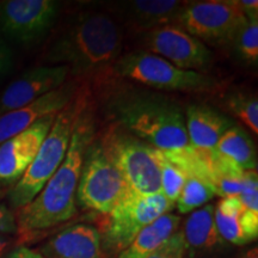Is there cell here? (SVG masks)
I'll use <instances>...</instances> for the list:
<instances>
[{"instance_id":"cell-20","label":"cell","mask_w":258,"mask_h":258,"mask_svg":"<svg viewBox=\"0 0 258 258\" xmlns=\"http://www.w3.org/2000/svg\"><path fill=\"white\" fill-rule=\"evenodd\" d=\"M179 224L180 218L175 214L167 213L161 215L144 231H141L138 237L123 251H121L116 258H147L164 241L178 231Z\"/></svg>"},{"instance_id":"cell-26","label":"cell","mask_w":258,"mask_h":258,"mask_svg":"<svg viewBox=\"0 0 258 258\" xmlns=\"http://www.w3.org/2000/svg\"><path fill=\"white\" fill-rule=\"evenodd\" d=\"M237 55L245 63L257 66L258 62V18L246 19L231 42Z\"/></svg>"},{"instance_id":"cell-23","label":"cell","mask_w":258,"mask_h":258,"mask_svg":"<svg viewBox=\"0 0 258 258\" xmlns=\"http://www.w3.org/2000/svg\"><path fill=\"white\" fill-rule=\"evenodd\" d=\"M214 196L215 190L209 178L208 167H199L186 172L185 183L175 206L180 214H189L208 205Z\"/></svg>"},{"instance_id":"cell-35","label":"cell","mask_w":258,"mask_h":258,"mask_svg":"<svg viewBox=\"0 0 258 258\" xmlns=\"http://www.w3.org/2000/svg\"><path fill=\"white\" fill-rule=\"evenodd\" d=\"M0 185H2V184H0Z\"/></svg>"},{"instance_id":"cell-3","label":"cell","mask_w":258,"mask_h":258,"mask_svg":"<svg viewBox=\"0 0 258 258\" xmlns=\"http://www.w3.org/2000/svg\"><path fill=\"white\" fill-rule=\"evenodd\" d=\"M110 109L120 127L157 150L176 152L190 146L184 114L165 96L123 92L111 99Z\"/></svg>"},{"instance_id":"cell-19","label":"cell","mask_w":258,"mask_h":258,"mask_svg":"<svg viewBox=\"0 0 258 258\" xmlns=\"http://www.w3.org/2000/svg\"><path fill=\"white\" fill-rule=\"evenodd\" d=\"M214 207V205L208 203L190 213L186 218L182 234L188 250H214L226 243L215 225Z\"/></svg>"},{"instance_id":"cell-14","label":"cell","mask_w":258,"mask_h":258,"mask_svg":"<svg viewBox=\"0 0 258 258\" xmlns=\"http://www.w3.org/2000/svg\"><path fill=\"white\" fill-rule=\"evenodd\" d=\"M76 91L72 83H64L59 89L40 97L30 104L0 116V145L24 132L41 118L59 114L72 102Z\"/></svg>"},{"instance_id":"cell-27","label":"cell","mask_w":258,"mask_h":258,"mask_svg":"<svg viewBox=\"0 0 258 258\" xmlns=\"http://www.w3.org/2000/svg\"><path fill=\"white\" fill-rule=\"evenodd\" d=\"M245 209L258 214V175L257 170L244 171L243 188L238 196Z\"/></svg>"},{"instance_id":"cell-4","label":"cell","mask_w":258,"mask_h":258,"mask_svg":"<svg viewBox=\"0 0 258 258\" xmlns=\"http://www.w3.org/2000/svg\"><path fill=\"white\" fill-rule=\"evenodd\" d=\"M83 105L82 99L72 101L55 116L36 157L9 191V201L12 208L19 209L31 202L59 169L69 151L74 121Z\"/></svg>"},{"instance_id":"cell-2","label":"cell","mask_w":258,"mask_h":258,"mask_svg":"<svg viewBox=\"0 0 258 258\" xmlns=\"http://www.w3.org/2000/svg\"><path fill=\"white\" fill-rule=\"evenodd\" d=\"M123 46V31L103 12L80 14L48 50L53 66H67L72 76L101 72L115 63Z\"/></svg>"},{"instance_id":"cell-34","label":"cell","mask_w":258,"mask_h":258,"mask_svg":"<svg viewBox=\"0 0 258 258\" xmlns=\"http://www.w3.org/2000/svg\"><path fill=\"white\" fill-rule=\"evenodd\" d=\"M239 258H258V249L257 246L254 247H251L246 251V252H244L243 254Z\"/></svg>"},{"instance_id":"cell-13","label":"cell","mask_w":258,"mask_h":258,"mask_svg":"<svg viewBox=\"0 0 258 258\" xmlns=\"http://www.w3.org/2000/svg\"><path fill=\"white\" fill-rule=\"evenodd\" d=\"M69 74L67 66H41L22 74L0 95V116L59 89L66 83Z\"/></svg>"},{"instance_id":"cell-8","label":"cell","mask_w":258,"mask_h":258,"mask_svg":"<svg viewBox=\"0 0 258 258\" xmlns=\"http://www.w3.org/2000/svg\"><path fill=\"white\" fill-rule=\"evenodd\" d=\"M129 186L105 156L101 143H90L84 154L76 200L83 208L109 214Z\"/></svg>"},{"instance_id":"cell-17","label":"cell","mask_w":258,"mask_h":258,"mask_svg":"<svg viewBox=\"0 0 258 258\" xmlns=\"http://www.w3.org/2000/svg\"><path fill=\"white\" fill-rule=\"evenodd\" d=\"M184 117L190 147L201 152L214 150L222 135L235 124L222 112L203 104L189 105Z\"/></svg>"},{"instance_id":"cell-25","label":"cell","mask_w":258,"mask_h":258,"mask_svg":"<svg viewBox=\"0 0 258 258\" xmlns=\"http://www.w3.org/2000/svg\"><path fill=\"white\" fill-rule=\"evenodd\" d=\"M160 165L161 194L172 203H176L184 185L186 175L173 160H171L164 151L158 150Z\"/></svg>"},{"instance_id":"cell-15","label":"cell","mask_w":258,"mask_h":258,"mask_svg":"<svg viewBox=\"0 0 258 258\" xmlns=\"http://www.w3.org/2000/svg\"><path fill=\"white\" fill-rule=\"evenodd\" d=\"M38 252L44 258H103L101 234L88 224L70 226L49 238Z\"/></svg>"},{"instance_id":"cell-24","label":"cell","mask_w":258,"mask_h":258,"mask_svg":"<svg viewBox=\"0 0 258 258\" xmlns=\"http://www.w3.org/2000/svg\"><path fill=\"white\" fill-rule=\"evenodd\" d=\"M226 108L246 125L252 133H258V101L257 96L247 92H231L225 98Z\"/></svg>"},{"instance_id":"cell-30","label":"cell","mask_w":258,"mask_h":258,"mask_svg":"<svg viewBox=\"0 0 258 258\" xmlns=\"http://www.w3.org/2000/svg\"><path fill=\"white\" fill-rule=\"evenodd\" d=\"M14 64L12 49L6 42L0 37V77L5 76Z\"/></svg>"},{"instance_id":"cell-11","label":"cell","mask_w":258,"mask_h":258,"mask_svg":"<svg viewBox=\"0 0 258 258\" xmlns=\"http://www.w3.org/2000/svg\"><path fill=\"white\" fill-rule=\"evenodd\" d=\"M143 46L182 70L201 72L211 67L212 51L178 24H166L145 32Z\"/></svg>"},{"instance_id":"cell-22","label":"cell","mask_w":258,"mask_h":258,"mask_svg":"<svg viewBox=\"0 0 258 258\" xmlns=\"http://www.w3.org/2000/svg\"><path fill=\"white\" fill-rule=\"evenodd\" d=\"M203 153L207 161L209 178L214 186L215 195L220 196L221 199L239 196L243 188L244 171L215 150Z\"/></svg>"},{"instance_id":"cell-6","label":"cell","mask_w":258,"mask_h":258,"mask_svg":"<svg viewBox=\"0 0 258 258\" xmlns=\"http://www.w3.org/2000/svg\"><path fill=\"white\" fill-rule=\"evenodd\" d=\"M117 76L158 90L209 92L217 89L214 77L196 71L182 70L146 50H135L120 56L114 63Z\"/></svg>"},{"instance_id":"cell-29","label":"cell","mask_w":258,"mask_h":258,"mask_svg":"<svg viewBox=\"0 0 258 258\" xmlns=\"http://www.w3.org/2000/svg\"><path fill=\"white\" fill-rule=\"evenodd\" d=\"M17 232L15 214L6 206L0 203V234H15Z\"/></svg>"},{"instance_id":"cell-18","label":"cell","mask_w":258,"mask_h":258,"mask_svg":"<svg viewBox=\"0 0 258 258\" xmlns=\"http://www.w3.org/2000/svg\"><path fill=\"white\" fill-rule=\"evenodd\" d=\"M214 219L219 233L227 243L241 246L257 239L258 214L245 209L238 196L221 199L214 207Z\"/></svg>"},{"instance_id":"cell-31","label":"cell","mask_w":258,"mask_h":258,"mask_svg":"<svg viewBox=\"0 0 258 258\" xmlns=\"http://www.w3.org/2000/svg\"><path fill=\"white\" fill-rule=\"evenodd\" d=\"M4 258H44L38 251L29 249L27 246H17L9 251Z\"/></svg>"},{"instance_id":"cell-32","label":"cell","mask_w":258,"mask_h":258,"mask_svg":"<svg viewBox=\"0 0 258 258\" xmlns=\"http://www.w3.org/2000/svg\"><path fill=\"white\" fill-rule=\"evenodd\" d=\"M239 4L243 10L245 17L258 18V2L257 0H239Z\"/></svg>"},{"instance_id":"cell-21","label":"cell","mask_w":258,"mask_h":258,"mask_svg":"<svg viewBox=\"0 0 258 258\" xmlns=\"http://www.w3.org/2000/svg\"><path fill=\"white\" fill-rule=\"evenodd\" d=\"M214 150L240 170H257L256 146L251 139V135L240 125H232L222 135Z\"/></svg>"},{"instance_id":"cell-7","label":"cell","mask_w":258,"mask_h":258,"mask_svg":"<svg viewBox=\"0 0 258 258\" xmlns=\"http://www.w3.org/2000/svg\"><path fill=\"white\" fill-rule=\"evenodd\" d=\"M175 208L163 194L140 195L128 189L120 202L109 213L101 234L102 250L120 253L147 226Z\"/></svg>"},{"instance_id":"cell-5","label":"cell","mask_w":258,"mask_h":258,"mask_svg":"<svg viewBox=\"0 0 258 258\" xmlns=\"http://www.w3.org/2000/svg\"><path fill=\"white\" fill-rule=\"evenodd\" d=\"M105 156L120 171L129 189L140 195L161 192L159 153L120 125L109 128L101 141Z\"/></svg>"},{"instance_id":"cell-10","label":"cell","mask_w":258,"mask_h":258,"mask_svg":"<svg viewBox=\"0 0 258 258\" xmlns=\"http://www.w3.org/2000/svg\"><path fill=\"white\" fill-rule=\"evenodd\" d=\"M61 3L56 0H6L0 3V31L19 44L40 41L55 23Z\"/></svg>"},{"instance_id":"cell-1","label":"cell","mask_w":258,"mask_h":258,"mask_svg":"<svg viewBox=\"0 0 258 258\" xmlns=\"http://www.w3.org/2000/svg\"><path fill=\"white\" fill-rule=\"evenodd\" d=\"M93 137L92 118L83 105L74 121L66 157L37 196L17 209L18 232H36L62 224L77 214V188L84 154Z\"/></svg>"},{"instance_id":"cell-16","label":"cell","mask_w":258,"mask_h":258,"mask_svg":"<svg viewBox=\"0 0 258 258\" xmlns=\"http://www.w3.org/2000/svg\"><path fill=\"white\" fill-rule=\"evenodd\" d=\"M184 5L177 0H131L118 3L117 8L132 31L145 34L161 25L176 24Z\"/></svg>"},{"instance_id":"cell-9","label":"cell","mask_w":258,"mask_h":258,"mask_svg":"<svg viewBox=\"0 0 258 258\" xmlns=\"http://www.w3.org/2000/svg\"><path fill=\"white\" fill-rule=\"evenodd\" d=\"M245 22L239 0H207L185 3L176 24L202 43L227 44Z\"/></svg>"},{"instance_id":"cell-28","label":"cell","mask_w":258,"mask_h":258,"mask_svg":"<svg viewBox=\"0 0 258 258\" xmlns=\"http://www.w3.org/2000/svg\"><path fill=\"white\" fill-rule=\"evenodd\" d=\"M186 251L188 247L182 231H177L147 258H185Z\"/></svg>"},{"instance_id":"cell-12","label":"cell","mask_w":258,"mask_h":258,"mask_svg":"<svg viewBox=\"0 0 258 258\" xmlns=\"http://www.w3.org/2000/svg\"><path fill=\"white\" fill-rule=\"evenodd\" d=\"M56 115L41 118L0 145V184H16L21 179L36 157Z\"/></svg>"},{"instance_id":"cell-33","label":"cell","mask_w":258,"mask_h":258,"mask_svg":"<svg viewBox=\"0 0 258 258\" xmlns=\"http://www.w3.org/2000/svg\"><path fill=\"white\" fill-rule=\"evenodd\" d=\"M11 243H12L11 238H9L8 235L5 234H0V257H3V254L8 251Z\"/></svg>"}]
</instances>
